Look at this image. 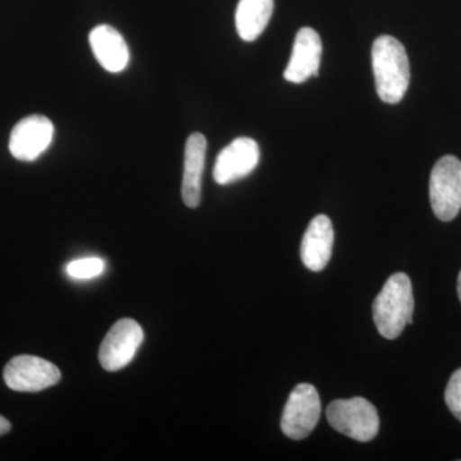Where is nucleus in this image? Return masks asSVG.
I'll use <instances>...</instances> for the list:
<instances>
[{"label":"nucleus","instance_id":"obj_1","mask_svg":"<svg viewBox=\"0 0 461 461\" xmlns=\"http://www.w3.org/2000/svg\"><path fill=\"white\" fill-rule=\"evenodd\" d=\"M375 90L382 102H402L411 83V65L402 42L390 35L375 39L372 48Z\"/></svg>","mask_w":461,"mask_h":461},{"label":"nucleus","instance_id":"obj_2","mask_svg":"<svg viewBox=\"0 0 461 461\" xmlns=\"http://www.w3.org/2000/svg\"><path fill=\"white\" fill-rule=\"evenodd\" d=\"M372 309L379 335L387 339L399 338L406 324H412L414 313V296L409 276L402 272L391 276L373 302Z\"/></svg>","mask_w":461,"mask_h":461},{"label":"nucleus","instance_id":"obj_3","mask_svg":"<svg viewBox=\"0 0 461 461\" xmlns=\"http://www.w3.org/2000/svg\"><path fill=\"white\" fill-rule=\"evenodd\" d=\"M327 420L333 429L355 441H372L379 432L377 409L364 397L330 402L327 408Z\"/></svg>","mask_w":461,"mask_h":461},{"label":"nucleus","instance_id":"obj_4","mask_svg":"<svg viewBox=\"0 0 461 461\" xmlns=\"http://www.w3.org/2000/svg\"><path fill=\"white\" fill-rule=\"evenodd\" d=\"M429 199L439 221L450 222L461 211V162L454 156L442 157L433 167Z\"/></svg>","mask_w":461,"mask_h":461},{"label":"nucleus","instance_id":"obj_5","mask_svg":"<svg viewBox=\"0 0 461 461\" xmlns=\"http://www.w3.org/2000/svg\"><path fill=\"white\" fill-rule=\"evenodd\" d=\"M321 411L320 395L313 384H297L282 412V432L295 441L306 438L317 426Z\"/></svg>","mask_w":461,"mask_h":461},{"label":"nucleus","instance_id":"obj_6","mask_svg":"<svg viewBox=\"0 0 461 461\" xmlns=\"http://www.w3.org/2000/svg\"><path fill=\"white\" fill-rule=\"evenodd\" d=\"M142 341L144 330L138 321L130 318L115 321L100 345L99 362L103 368L108 372H117L129 366Z\"/></svg>","mask_w":461,"mask_h":461},{"label":"nucleus","instance_id":"obj_7","mask_svg":"<svg viewBox=\"0 0 461 461\" xmlns=\"http://www.w3.org/2000/svg\"><path fill=\"white\" fill-rule=\"evenodd\" d=\"M5 384L17 393H39L57 384L62 378L53 363L32 355L9 360L3 372Z\"/></svg>","mask_w":461,"mask_h":461},{"label":"nucleus","instance_id":"obj_8","mask_svg":"<svg viewBox=\"0 0 461 461\" xmlns=\"http://www.w3.org/2000/svg\"><path fill=\"white\" fill-rule=\"evenodd\" d=\"M54 126L50 118L33 114L23 118L14 126L9 139V151L23 162H32L50 148Z\"/></svg>","mask_w":461,"mask_h":461},{"label":"nucleus","instance_id":"obj_9","mask_svg":"<svg viewBox=\"0 0 461 461\" xmlns=\"http://www.w3.org/2000/svg\"><path fill=\"white\" fill-rule=\"evenodd\" d=\"M260 151L257 141L250 138L235 139L218 154L213 177L218 185H230L242 180L257 168Z\"/></svg>","mask_w":461,"mask_h":461},{"label":"nucleus","instance_id":"obj_10","mask_svg":"<svg viewBox=\"0 0 461 461\" xmlns=\"http://www.w3.org/2000/svg\"><path fill=\"white\" fill-rule=\"evenodd\" d=\"M321 36L311 27H303L297 32L293 53L284 77L288 83L303 84L318 75L321 66Z\"/></svg>","mask_w":461,"mask_h":461},{"label":"nucleus","instance_id":"obj_11","mask_svg":"<svg viewBox=\"0 0 461 461\" xmlns=\"http://www.w3.org/2000/svg\"><path fill=\"white\" fill-rule=\"evenodd\" d=\"M335 230L327 215L320 214L312 220L303 238L300 257L309 271L321 272L332 256Z\"/></svg>","mask_w":461,"mask_h":461},{"label":"nucleus","instance_id":"obj_12","mask_svg":"<svg viewBox=\"0 0 461 461\" xmlns=\"http://www.w3.org/2000/svg\"><path fill=\"white\" fill-rule=\"evenodd\" d=\"M89 41L91 50L103 68L112 74L122 72L129 65L130 50L121 35L114 27L109 25L96 26L90 32Z\"/></svg>","mask_w":461,"mask_h":461},{"label":"nucleus","instance_id":"obj_13","mask_svg":"<svg viewBox=\"0 0 461 461\" xmlns=\"http://www.w3.org/2000/svg\"><path fill=\"white\" fill-rule=\"evenodd\" d=\"M206 139L196 132L189 136L185 149V171L182 178V199L189 208H198L202 202V178L204 172Z\"/></svg>","mask_w":461,"mask_h":461},{"label":"nucleus","instance_id":"obj_14","mask_svg":"<svg viewBox=\"0 0 461 461\" xmlns=\"http://www.w3.org/2000/svg\"><path fill=\"white\" fill-rule=\"evenodd\" d=\"M273 0H240L236 9V29L244 41H254L262 35L271 20Z\"/></svg>","mask_w":461,"mask_h":461},{"label":"nucleus","instance_id":"obj_15","mask_svg":"<svg viewBox=\"0 0 461 461\" xmlns=\"http://www.w3.org/2000/svg\"><path fill=\"white\" fill-rule=\"evenodd\" d=\"M105 269L104 260L100 258H85L74 260L67 266L69 277L76 280H90L98 277Z\"/></svg>","mask_w":461,"mask_h":461},{"label":"nucleus","instance_id":"obj_16","mask_svg":"<svg viewBox=\"0 0 461 461\" xmlns=\"http://www.w3.org/2000/svg\"><path fill=\"white\" fill-rule=\"evenodd\" d=\"M445 402L454 417L461 421V368L455 371L448 381Z\"/></svg>","mask_w":461,"mask_h":461},{"label":"nucleus","instance_id":"obj_17","mask_svg":"<svg viewBox=\"0 0 461 461\" xmlns=\"http://www.w3.org/2000/svg\"><path fill=\"white\" fill-rule=\"evenodd\" d=\"M9 430H11V423L0 415V437L7 435Z\"/></svg>","mask_w":461,"mask_h":461},{"label":"nucleus","instance_id":"obj_18","mask_svg":"<svg viewBox=\"0 0 461 461\" xmlns=\"http://www.w3.org/2000/svg\"><path fill=\"white\" fill-rule=\"evenodd\" d=\"M457 295H459L461 303V271L459 273V277H457Z\"/></svg>","mask_w":461,"mask_h":461}]
</instances>
